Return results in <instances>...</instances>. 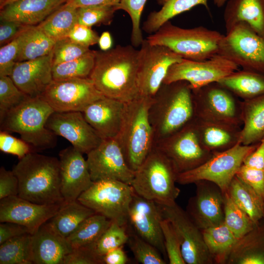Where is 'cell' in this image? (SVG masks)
<instances>
[{"label":"cell","mask_w":264,"mask_h":264,"mask_svg":"<svg viewBox=\"0 0 264 264\" xmlns=\"http://www.w3.org/2000/svg\"><path fill=\"white\" fill-rule=\"evenodd\" d=\"M19 181L12 171L6 170L3 167L0 168V199L18 196Z\"/></svg>","instance_id":"cell-54"},{"label":"cell","mask_w":264,"mask_h":264,"mask_svg":"<svg viewBox=\"0 0 264 264\" xmlns=\"http://www.w3.org/2000/svg\"><path fill=\"white\" fill-rule=\"evenodd\" d=\"M54 111L42 97H29L0 121V131L19 133L22 139L37 150L53 148L57 144V135L46 124Z\"/></svg>","instance_id":"cell-5"},{"label":"cell","mask_w":264,"mask_h":264,"mask_svg":"<svg viewBox=\"0 0 264 264\" xmlns=\"http://www.w3.org/2000/svg\"><path fill=\"white\" fill-rule=\"evenodd\" d=\"M224 223L238 239L251 232L258 225L232 200L227 192L224 193Z\"/></svg>","instance_id":"cell-41"},{"label":"cell","mask_w":264,"mask_h":264,"mask_svg":"<svg viewBox=\"0 0 264 264\" xmlns=\"http://www.w3.org/2000/svg\"><path fill=\"white\" fill-rule=\"evenodd\" d=\"M161 226L169 263L185 264L182 255L180 242L173 226L168 220L163 218Z\"/></svg>","instance_id":"cell-49"},{"label":"cell","mask_w":264,"mask_h":264,"mask_svg":"<svg viewBox=\"0 0 264 264\" xmlns=\"http://www.w3.org/2000/svg\"><path fill=\"white\" fill-rule=\"evenodd\" d=\"M242 128L240 143L256 144L264 138V94L242 100Z\"/></svg>","instance_id":"cell-29"},{"label":"cell","mask_w":264,"mask_h":264,"mask_svg":"<svg viewBox=\"0 0 264 264\" xmlns=\"http://www.w3.org/2000/svg\"><path fill=\"white\" fill-rule=\"evenodd\" d=\"M66 0H18L0 9V20L35 26L44 21Z\"/></svg>","instance_id":"cell-26"},{"label":"cell","mask_w":264,"mask_h":264,"mask_svg":"<svg viewBox=\"0 0 264 264\" xmlns=\"http://www.w3.org/2000/svg\"><path fill=\"white\" fill-rule=\"evenodd\" d=\"M236 176L250 186L264 200V169H258L243 164Z\"/></svg>","instance_id":"cell-52"},{"label":"cell","mask_w":264,"mask_h":264,"mask_svg":"<svg viewBox=\"0 0 264 264\" xmlns=\"http://www.w3.org/2000/svg\"><path fill=\"white\" fill-rule=\"evenodd\" d=\"M67 37L78 44L88 47L98 44L99 38L97 32L91 27L78 23L71 29Z\"/></svg>","instance_id":"cell-53"},{"label":"cell","mask_w":264,"mask_h":264,"mask_svg":"<svg viewBox=\"0 0 264 264\" xmlns=\"http://www.w3.org/2000/svg\"><path fill=\"white\" fill-rule=\"evenodd\" d=\"M238 67L219 54L203 61L182 59L170 67L163 83L185 81L189 84L191 89H196L219 82Z\"/></svg>","instance_id":"cell-15"},{"label":"cell","mask_w":264,"mask_h":264,"mask_svg":"<svg viewBox=\"0 0 264 264\" xmlns=\"http://www.w3.org/2000/svg\"><path fill=\"white\" fill-rule=\"evenodd\" d=\"M76 23L77 8L65 2L37 26L48 36L57 41L67 37Z\"/></svg>","instance_id":"cell-36"},{"label":"cell","mask_w":264,"mask_h":264,"mask_svg":"<svg viewBox=\"0 0 264 264\" xmlns=\"http://www.w3.org/2000/svg\"><path fill=\"white\" fill-rule=\"evenodd\" d=\"M147 0H120L119 10L126 12L131 20L132 32L131 41L132 46H141L144 39L140 27L141 17Z\"/></svg>","instance_id":"cell-47"},{"label":"cell","mask_w":264,"mask_h":264,"mask_svg":"<svg viewBox=\"0 0 264 264\" xmlns=\"http://www.w3.org/2000/svg\"><path fill=\"white\" fill-rule=\"evenodd\" d=\"M12 171L18 179L19 197L40 204L64 203L57 158L30 152Z\"/></svg>","instance_id":"cell-2"},{"label":"cell","mask_w":264,"mask_h":264,"mask_svg":"<svg viewBox=\"0 0 264 264\" xmlns=\"http://www.w3.org/2000/svg\"><path fill=\"white\" fill-rule=\"evenodd\" d=\"M178 174L171 161L154 146L134 171L131 185L136 194L145 198L170 205L176 202L180 194L176 185Z\"/></svg>","instance_id":"cell-7"},{"label":"cell","mask_w":264,"mask_h":264,"mask_svg":"<svg viewBox=\"0 0 264 264\" xmlns=\"http://www.w3.org/2000/svg\"><path fill=\"white\" fill-rule=\"evenodd\" d=\"M29 97L18 88L10 76H0V121Z\"/></svg>","instance_id":"cell-44"},{"label":"cell","mask_w":264,"mask_h":264,"mask_svg":"<svg viewBox=\"0 0 264 264\" xmlns=\"http://www.w3.org/2000/svg\"><path fill=\"white\" fill-rule=\"evenodd\" d=\"M42 97L57 112H83L104 96L89 78L53 80Z\"/></svg>","instance_id":"cell-13"},{"label":"cell","mask_w":264,"mask_h":264,"mask_svg":"<svg viewBox=\"0 0 264 264\" xmlns=\"http://www.w3.org/2000/svg\"><path fill=\"white\" fill-rule=\"evenodd\" d=\"M194 118L189 84L185 81L163 83L149 110L154 143L179 131Z\"/></svg>","instance_id":"cell-3"},{"label":"cell","mask_w":264,"mask_h":264,"mask_svg":"<svg viewBox=\"0 0 264 264\" xmlns=\"http://www.w3.org/2000/svg\"><path fill=\"white\" fill-rule=\"evenodd\" d=\"M157 204L162 218L171 223L177 233L186 264L214 263L204 241L201 230L193 221L186 211L176 202L170 205Z\"/></svg>","instance_id":"cell-14"},{"label":"cell","mask_w":264,"mask_h":264,"mask_svg":"<svg viewBox=\"0 0 264 264\" xmlns=\"http://www.w3.org/2000/svg\"><path fill=\"white\" fill-rule=\"evenodd\" d=\"M242 100H247L264 94V74L242 69L236 70L219 82Z\"/></svg>","instance_id":"cell-30"},{"label":"cell","mask_w":264,"mask_h":264,"mask_svg":"<svg viewBox=\"0 0 264 264\" xmlns=\"http://www.w3.org/2000/svg\"><path fill=\"white\" fill-rule=\"evenodd\" d=\"M226 3L223 14L226 32L243 22L264 38V0H228Z\"/></svg>","instance_id":"cell-28"},{"label":"cell","mask_w":264,"mask_h":264,"mask_svg":"<svg viewBox=\"0 0 264 264\" xmlns=\"http://www.w3.org/2000/svg\"><path fill=\"white\" fill-rule=\"evenodd\" d=\"M86 161L93 182L116 180L131 184L134 171L129 167L115 138L103 139L87 154Z\"/></svg>","instance_id":"cell-17"},{"label":"cell","mask_w":264,"mask_h":264,"mask_svg":"<svg viewBox=\"0 0 264 264\" xmlns=\"http://www.w3.org/2000/svg\"><path fill=\"white\" fill-rule=\"evenodd\" d=\"M94 50L73 60L52 66L53 80L89 77L94 66Z\"/></svg>","instance_id":"cell-40"},{"label":"cell","mask_w":264,"mask_h":264,"mask_svg":"<svg viewBox=\"0 0 264 264\" xmlns=\"http://www.w3.org/2000/svg\"><path fill=\"white\" fill-rule=\"evenodd\" d=\"M61 192L65 203L77 200L92 184L86 160L72 146L59 154Z\"/></svg>","instance_id":"cell-21"},{"label":"cell","mask_w":264,"mask_h":264,"mask_svg":"<svg viewBox=\"0 0 264 264\" xmlns=\"http://www.w3.org/2000/svg\"><path fill=\"white\" fill-rule=\"evenodd\" d=\"M31 235L16 236L0 244V264H32Z\"/></svg>","instance_id":"cell-39"},{"label":"cell","mask_w":264,"mask_h":264,"mask_svg":"<svg viewBox=\"0 0 264 264\" xmlns=\"http://www.w3.org/2000/svg\"><path fill=\"white\" fill-rule=\"evenodd\" d=\"M104 264H125L128 258L123 249V246L113 249L103 257Z\"/></svg>","instance_id":"cell-58"},{"label":"cell","mask_w":264,"mask_h":264,"mask_svg":"<svg viewBox=\"0 0 264 264\" xmlns=\"http://www.w3.org/2000/svg\"><path fill=\"white\" fill-rule=\"evenodd\" d=\"M194 183L196 194L189 199L186 211L191 220L201 230L223 223L224 193L208 180Z\"/></svg>","instance_id":"cell-18"},{"label":"cell","mask_w":264,"mask_h":264,"mask_svg":"<svg viewBox=\"0 0 264 264\" xmlns=\"http://www.w3.org/2000/svg\"><path fill=\"white\" fill-rule=\"evenodd\" d=\"M120 0H66V2L76 8L106 4H118Z\"/></svg>","instance_id":"cell-59"},{"label":"cell","mask_w":264,"mask_h":264,"mask_svg":"<svg viewBox=\"0 0 264 264\" xmlns=\"http://www.w3.org/2000/svg\"><path fill=\"white\" fill-rule=\"evenodd\" d=\"M232 200L249 216L256 225L264 218V200L236 175L226 192Z\"/></svg>","instance_id":"cell-33"},{"label":"cell","mask_w":264,"mask_h":264,"mask_svg":"<svg viewBox=\"0 0 264 264\" xmlns=\"http://www.w3.org/2000/svg\"><path fill=\"white\" fill-rule=\"evenodd\" d=\"M125 104L104 96L90 104L82 112L103 139L114 138L121 127Z\"/></svg>","instance_id":"cell-25"},{"label":"cell","mask_w":264,"mask_h":264,"mask_svg":"<svg viewBox=\"0 0 264 264\" xmlns=\"http://www.w3.org/2000/svg\"><path fill=\"white\" fill-rule=\"evenodd\" d=\"M128 242L135 259L139 263L142 264L167 263L161 253L154 246L136 233L130 235Z\"/></svg>","instance_id":"cell-45"},{"label":"cell","mask_w":264,"mask_h":264,"mask_svg":"<svg viewBox=\"0 0 264 264\" xmlns=\"http://www.w3.org/2000/svg\"><path fill=\"white\" fill-rule=\"evenodd\" d=\"M220 32L202 26L184 28L168 21L146 40L151 44L166 46L182 59L203 61L218 54Z\"/></svg>","instance_id":"cell-6"},{"label":"cell","mask_w":264,"mask_h":264,"mask_svg":"<svg viewBox=\"0 0 264 264\" xmlns=\"http://www.w3.org/2000/svg\"><path fill=\"white\" fill-rule=\"evenodd\" d=\"M16 0H7V1L6 2V3H5L4 6L5 5H6V4L9 3H11V2H13V1H16ZM4 6H3V7H4ZM3 7H2V8H3Z\"/></svg>","instance_id":"cell-63"},{"label":"cell","mask_w":264,"mask_h":264,"mask_svg":"<svg viewBox=\"0 0 264 264\" xmlns=\"http://www.w3.org/2000/svg\"><path fill=\"white\" fill-rule=\"evenodd\" d=\"M214 4L218 7H221L223 6L228 0H213Z\"/></svg>","instance_id":"cell-61"},{"label":"cell","mask_w":264,"mask_h":264,"mask_svg":"<svg viewBox=\"0 0 264 264\" xmlns=\"http://www.w3.org/2000/svg\"><path fill=\"white\" fill-rule=\"evenodd\" d=\"M162 219L155 201L134 192L129 210L128 223L139 236L167 257L161 226Z\"/></svg>","instance_id":"cell-22"},{"label":"cell","mask_w":264,"mask_h":264,"mask_svg":"<svg viewBox=\"0 0 264 264\" xmlns=\"http://www.w3.org/2000/svg\"><path fill=\"white\" fill-rule=\"evenodd\" d=\"M243 165L258 169H264V138L257 148L244 159Z\"/></svg>","instance_id":"cell-57"},{"label":"cell","mask_w":264,"mask_h":264,"mask_svg":"<svg viewBox=\"0 0 264 264\" xmlns=\"http://www.w3.org/2000/svg\"><path fill=\"white\" fill-rule=\"evenodd\" d=\"M73 248L67 239L47 221L31 235V261L34 264H63Z\"/></svg>","instance_id":"cell-24"},{"label":"cell","mask_w":264,"mask_h":264,"mask_svg":"<svg viewBox=\"0 0 264 264\" xmlns=\"http://www.w3.org/2000/svg\"><path fill=\"white\" fill-rule=\"evenodd\" d=\"M134 193L131 185L116 180H103L93 182L77 200L96 213L127 225Z\"/></svg>","instance_id":"cell-9"},{"label":"cell","mask_w":264,"mask_h":264,"mask_svg":"<svg viewBox=\"0 0 264 264\" xmlns=\"http://www.w3.org/2000/svg\"><path fill=\"white\" fill-rule=\"evenodd\" d=\"M56 41L37 25L31 26L16 62L35 59L50 54Z\"/></svg>","instance_id":"cell-38"},{"label":"cell","mask_w":264,"mask_h":264,"mask_svg":"<svg viewBox=\"0 0 264 264\" xmlns=\"http://www.w3.org/2000/svg\"><path fill=\"white\" fill-rule=\"evenodd\" d=\"M195 118L239 126L242 101L218 82L192 89Z\"/></svg>","instance_id":"cell-10"},{"label":"cell","mask_w":264,"mask_h":264,"mask_svg":"<svg viewBox=\"0 0 264 264\" xmlns=\"http://www.w3.org/2000/svg\"><path fill=\"white\" fill-rule=\"evenodd\" d=\"M112 43L110 33L108 31H105L99 37L98 44L101 50L105 51L111 48Z\"/></svg>","instance_id":"cell-60"},{"label":"cell","mask_w":264,"mask_h":264,"mask_svg":"<svg viewBox=\"0 0 264 264\" xmlns=\"http://www.w3.org/2000/svg\"><path fill=\"white\" fill-rule=\"evenodd\" d=\"M259 143L249 145L238 143L228 150L213 154L209 159L198 167L178 174L176 183L185 185L200 180H208L217 185L225 193L244 159L257 148Z\"/></svg>","instance_id":"cell-8"},{"label":"cell","mask_w":264,"mask_h":264,"mask_svg":"<svg viewBox=\"0 0 264 264\" xmlns=\"http://www.w3.org/2000/svg\"><path fill=\"white\" fill-rule=\"evenodd\" d=\"M226 264H264V232L259 224L238 240Z\"/></svg>","instance_id":"cell-31"},{"label":"cell","mask_w":264,"mask_h":264,"mask_svg":"<svg viewBox=\"0 0 264 264\" xmlns=\"http://www.w3.org/2000/svg\"><path fill=\"white\" fill-rule=\"evenodd\" d=\"M137 73L138 96L153 97L163 84L170 67L182 58L169 48L144 40L140 49Z\"/></svg>","instance_id":"cell-16"},{"label":"cell","mask_w":264,"mask_h":264,"mask_svg":"<svg viewBox=\"0 0 264 264\" xmlns=\"http://www.w3.org/2000/svg\"><path fill=\"white\" fill-rule=\"evenodd\" d=\"M93 244L73 248L65 257L63 264H104L103 257L96 253Z\"/></svg>","instance_id":"cell-50"},{"label":"cell","mask_w":264,"mask_h":264,"mask_svg":"<svg viewBox=\"0 0 264 264\" xmlns=\"http://www.w3.org/2000/svg\"><path fill=\"white\" fill-rule=\"evenodd\" d=\"M46 127L56 135L66 139L83 154L88 153L103 140L81 111H54Z\"/></svg>","instance_id":"cell-19"},{"label":"cell","mask_w":264,"mask_h":264,"mask_svg":"<svg viewBox=\"0 0 264 264\" xmlns=\"http://www.w3.org/2000/svg\"><path fill=\"white\" fill-rule=\"evenodd\" d=\"M30 27L31 26H28L14 39L0 47V76H10Z\"/></svg>","instance_id":"cell-46"},{"label":"cell","mask_w":264,"mask_h":264,"mask_svg":"<svg viewBox=\"0 0 264 264\" xmlns=\"http://www.w3.org/2000/svg\"><path fill=\"white\" fill-rule=\"evenodd\" d=\"M153 97L138 96L125 103L120 130L115 139L129 167L135 171L154 144V133L149 119Z\"/></svg>","instance_id":"cell-4"},{"label":"cell","mask_w":264,"mask_h":264,"mask_svg":"<svg viewBox=\"0 0 264 264\" xmlns=\"http://www.w3.org/2000/svg\"><path fill=\"white\" fill-rule=\"evenodd\" d=\"M127 226L121 225L115 221H112L109 227L93 244L96 253L103 257L109 251L127 243L130 235L127 231Z\"/></svg>","instance_id":"cell-43"},{"label":"cell","mask_w":264,"mask_h":264,"mask_svg":"<svg viewBox=\"0 0 264 264\" xmlns=\"http://www.w3.org/2000/svg\"><path fill=\"white\" fill-rule=\"evenodd\" d=\"M95 213L77 200L64 202L48 222L57 233L66 238L85 220Z\"/></svg>","instance_id":"cell-34"},{"label":"cell","mask_w":264,"mask_h":264,"mask_svg":"<svg viewBox=\"0 0 264 264\" xmlns=\"http://www.w3.org/2000/svg\"><path fill=\"white\" fill-rule=\"evenodd\" d=\"M7 0H0V9H1L4 5Z\"/></svg>","instance_id":"cell-62"},{"label":"cell","mask_w":264,"mask_h":264,"mask_svg":"<svg viewBox=\"0 0 264 264\" xmlns=\"http://www.w3.org/2000/svg\"><path fill=\"white\" fill-rule=\"evenodd\" d=\"M28 26L29 25H25L15 21L0 20V47L8 44L14 39Z\"/></svg>","instance_id":"cell-55"},{"label":"cell","mask_w":264,"mask_h":264,"mask_svg":"<svg viewBox=\"0 0 264 264\" xmlns=\"http://www.w3.org/2000/svg\"><path fill=\"white\" fill-rule=\"evenodd\" d=\"M112 220L95 213L85 220L66 239L72 248L94 244Z\"/></svg>","instance_id":"cell-37"},{"label":"cell","mask_w":264,"mask_h":264,"mask_svg":"<svg viewBox=\"0 0 264 264\" xmlns=\"http://www.w3.org/2000/svg\"><path fill=\"white\" fill-rule=\"evenodd\" d=\"M30 233L27 227L11 222L0 223V244L12 238Z\"/></svg>","instance_id":"cell-56"},{"label":"cell","mask_w":264,"mask_h":264,"mask_svg":"<svg viewBox=\"0 0 264 264\" xmlns=\"http://www.w3.org/2000/svg\"><path fill=\"white\" fill-rule=\"evenodd\" d=\"M94 52V66L89 78L97 89L104 96L124 103L136 98L140 49L132 45H117Z\"/></svg>","instance_id":"cell-1"},{"label":"cell","mask_w":264,"mask_h":264,"mask_svg":"<svg viewBox=\"0 0 264 264\" xmlns=\"http://www.w3.org/2000/svg\"><path fill=\"white\" fill-rule=\"evenodd\" d=\"M208 0H157L161 6L158 11L150 13L144 22L142 29L149 35L156 32L164 23L175 16L201 5L208 10Z\"/></svg>","instance_id":"cell-32"},{"label":"cell","mask_w":264,"mask_h":264,"mask_svg":"<svg viewBox=\"0 0 264 264\" xmlns=\"http://www.w3.org/2000/svg\"><path fill=\"white\" fill-rule=\"evenodd\" d=\"M0 150L4 153L16 155L19 159L32 152L31 146L27 142L3 131L0 132Z\"/></svg>","instance_id":"cell-51"},{"label":"cell","mask_w":264,"mask_h":264,"mask_svg":"<svg viewBox=\"0 0 264 264\" xmlns=\"http://www.w3.org/2000/svg\"><path fill=\"white\" fill-rule=\"evenodd\" d=\"M63 204H40L18 196H9L0 199V222L22 225L33 234L56 214Z\"/></svg>","instance_id":"cell-20"},{"label":"cell","mask_w":264,"mask_h":264,"mask_svg":"<svg viewBox=\"0 0 264 264\" xmlns=\"http://www.w3.org/2000/svg\"><path fill=\"white\" fill-rule=\"evenodd\" d=\"M195 121L201 145L213 154L228 150L240 143L241 126L196 118Z\"/></svg>","instance_id":"cell-27"},{"label":"cell","mask_w":264,"mask_h":264,"mask_svg":"<svg viewBox=\"0 0 264 264\" xmlns=\"http://www.w3.org/2000/svg\"><path fill=\"white\" fill-rule=\"evenodd\" d=\"M208 251L216 264H226L238 239L223 223L201 230Z\"/></svg>","instance_id":"cell-35"},{"label":"cell","mask_w":264,"mask_h":264,"mask_svg":"<svg viewBox=\"0 0 264 264\" xmlns=\"http://www.w3.org/2000/svg\"><path fill=\"white\" fill-rule=\"evenodd\" d=\"M90 50L66 37L56 41L52 53L53 66L77 59Z\"/></svg>","instance_id":"cell-48"},{"label":"cell","mask_w":264,"mask_h":264,"mask_svg":"<svg viewBox=\"0 0 264 264\" xmlns=\"http://www.w3.org/2000/svg\"><path fill=\"white\" fill-rule=\"evenodd\" d=\"M52 53L35 59L16 63L10 77L30 97H41L53 81Z\"/></svg>","instance_id":"cell-23"},{"label":"cell","mask_w":264,"mask_h":264,"mask_svg":"<svg viewBox=\"0 0 264 264\" xmlns=\"http://www.w3.org/2000/svg\"><path fill=\"white\" fill-rule=\"evenodd\" d=\"M117 10L118 4L77 8V23L89 27L101 24L110 25Z\"/></svg>","instance_id":"cell-42"},{"label":"cell","mask_w":264,"mask_h":264,"mask_svg":"<svg viewBox=\"0 0 264 264\" xmlns=\"http://www.w3.org/2000/svg\"><path fill=\"white\" fill-rule=\"evenodd\" d=\"M218 54L243 69L264 74V38L249 25L240 22L226 32Z\"/></svg>","instance_id":"cell-11"},{"label":"cell","mask_w":264,"mask_h":264,"mask_svg":"<svg viewBox=\"0 0 264 264\" xmlns=\"http://www.w3.org/2000/svg\"><path fill=\"white\" fill-rule=\"evenodd\" d=\"M154 146L171 161L178 174L198 167L213 154L201 145L195 118L176 132L156 141Z\"/></svg>","instance_id":"cell-12"}]
</instances>
